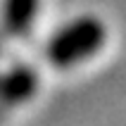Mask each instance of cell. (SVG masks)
Segmentation results:
<instances>
[{
    "label": "cell",
    "mask_w": 126,
    "mask_h": 126,
    "mask_svg": "<svg viewBox=\"0 0 126 126\" xmlns=\"http://www.w3.org/2000/svg\"><path fill=\"white\" fill-rule=\"evenodd\" d=\"M107 36V24L98 14H79L57 26L45 41V60L55 69H74L105 48Z\"/></svg>",
    "instance_id": "6da1fadb"
},
{
    "label": "cell",
    "mask_w": 126,
    "mask_h": 126,
    "mask_svg": "<svg viewBox=\"0 0 126 126\" xmlns=\"http://www.w3.org/2000/svg\"><path fill=\"white\" fill-rule=\"evenodd\" d=\"M38 86H41L38 71L26 64H17L10 71L0 74V102L5 107H17L21 102H29L38 93Z\"/></svg>",
    "instance_id": "7a4b0ae2"
},
{
    "label": "cell",
    "mask_w": 126,
    "mask_h": 126,
    "mask_svg": "<svg viewBox=\"0 0 126 126\" xmlns=\"http://www.w3.org/2000/svg\"><path fill=\"white\" fill-rule=\"evenodd\" d=\"M41 12V0H2L0 5V19L2 29L10 36H26L33 29Z\"/></svg>",
    "instance_id": "3957f363"
}]
</instances>
